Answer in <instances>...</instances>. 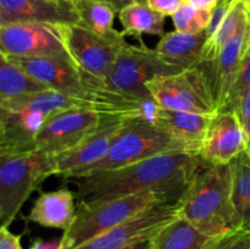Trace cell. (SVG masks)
Segmentation results:
<instances>
[{
    "instance_id": "cell-1",
    "label": "cell",
    "mask_w": 250,
    "mask_h": 249,
    "mask_svg": "<svg viewBox=\"0 0 250 249\" xmlns=\"http://www.w3.org/2000/svg\"><path fill=\"white\" fill-rule=\"evenodd\" d=\"M202 158L186 151L165 153L76 180L77 200L97 202L142 192H160L175 202L189 185Z\"/></svg>"
},
{
    "instance_id": "cell-2",
    "label": "cell",
    "mask_w": 250,
    "mask_h": 249,
    "mask_svg": "<svg viewBox=\"0 0 250 249\" xmlns=\"http://www.w3.org/2000/svg\"><path fill=\"white\" fill-rule=\"evenodd\" d=\"M177 204L178 216L207 236L217 237L239 229L232 204L231 164L212 165L202 161Z\"/></svg>"
},
{
    "instance_id": "cell-3",
    "label": "cell",
    "mask_w": 250,
    "mask_h": 249,
    "mask_svg": "<svg viewBox=\"0 0 250 249\" xmlns=\"http://www.w3.org/2000/svg\"><path fill=\"white\" fill-rule=\"evenodd\" d=\"M93 109L87 100L54 89L0 102V155L33 150V142L45 122L68 109Z\"/></svg>"
},
{
    "instance_id": "cell-4",
    "label": "cell",
    "mask_w": 250,
    "mask_h": 249,
    "mask_svg": "<svg viewBox=\"0 0 250 249\" xmlns=\"http://www.w3.org/2000/svg\"><path fill=\"white\" fill-rule=\"evenodd\" d=\"M175 200L160 192H142L97 202L80 200L73 224L63 232L62 249H75L160 203Z\"/></svg>"
},
{
    "instance_id": "cell-5",
    "label": "cell",
    "mask_w": 250,
    "mask_h": 249,
    "mask_svg": "<svg viewBox=\"0 0 250 249\" xmlns=\"http://www.w3.org/2000/svg\"><path fill=\"white\" fill-rule=\"evenodd\" d=\"M54 172L53 156L42 151L0 155V222L9 227L38 186Z\"/></svg>"
},
{
    "instance_id": "cell-6",
    "label": "cell",
    "mask_w": 250,
    "mask_h": 249,
    "mask_svg": "<svg viewBox=\"0 0 250 249\" xmlns=\"http://www.w3.org/2000/svg\"><path fill=\"white\" fill-rule=\"evenodd\" d=\"M175 151H186V149L167 132L142 117L131 119L104 158L80 170L71 178L124 167L151 156Z\"/></svg>"
},
{
    "instance_id": "cell-7",
    "label": "cell",
    "mask_w": 250,
    "mask_h": 249,
    "mask_svg": "<svg viewBox=\"0 0 250 249\" xmlns=\"http://www.w3.org/2000/svg\"><path fill=\"white\" fill-rule=\"evenodd\" d=\"M151 98L164 109L216 115L211 85L202 66L173 75H163L146 82Z\"/></svg>"
},
{
    "instance_id": "cell-8",
    "label": "cell",
    "mask_w": 250,
    "mask_h": 249,
    "mask_svg": "<svg viewBox=\"0 0 250 249\" xmlns=\"http://www.w3.org/2000/svg\"><path fill=\"white\" fill-rule=\"evenodd\" d=\"M181 68L164 62L155 49L143 43L132 45L126 43L120 50L111 72L105 78L109 87L139 99H150L146 82L163 75L181 72Z\"/></svg>"
},
{
    "instance_id": "cell-9",
    "label": "cell",
    "mask_w": 250,
    "mask_h": 249,
    "mask_svg": "<svg viewBox=\"0 0 250 249\" xmlns=\"http://www.w3.org/2000/svg\"><path fill=\"white\" fill-rule=\"evenodd\" d=\"M65 24L24 22L0 26V54L20 58L71 59L63 36Z\"/></svg>"
},
{
    "instance_id": "cell-10",
    "label": "cell",
    "mask_w": 250,
    "mask_h": 249,
    "mask_svg": "<svg viewBox=\"0 0 250 249\" xmlns=\"http://www.w3.org/2000/svg\"><path fill=\"white\" fill-rule=\"evenodd\" d=\"M63 36L76 65L102 80L111 72L120 50L126 43L122 32L104 36L81 24H65Z\"/></svg>"
},
{
    "instance_id": "cell-11",
    "label": "cell",
    "mask_w": 250,
    "mask_h": 249,
    "mask_svg": "<svg viewBox=\"0 0 250 249\" xmlns=\"http://www.w3.org/2000/svg\"><path fill=\"white\" fill-rule=\"evenodd\" d=\"M106 115L77 107L58 112L45 122L33 142V150L56 156L75 148L98 128Z\"/></svg>"
},
{
    "instance_id": "cell-12",
    "label": "cell",
    "mask_w": 250,
    "mask_h": 249,
    "mask_svg": "<svg viewBox=\"0 0 250 249\" xmlns=\"http://www.w3.org/2000/svg\"><path fill=\"white\" fill-rule=\"evenodd\" d=\"M178 204L160 203L75 249H122L150 239L166 225L178 219Z\"/></svg>"
},
{
    "instance_id": "cell-13",
    "label": "cell",
    "mask_w": 250,
    "mask_h": 249,
    "mask_svg": "<svg viewBox=\"0 0 250 249\" xmlns=\"http://www.w3.org/2000/svg\"><path fill=\"white\" fill-rule=\"evenodd\" d=\"M129 120L131 119L105 116L98 128L85 137L78 145L53 156L55 175L71 178L80 170L104 158Z\"/></svg>"
},
{
    "instance_id": "cell-14",
    "label": "cell",
    "mask_w": 250,
    "mask_h": 249,
    "mask_svg": "<svg viewBox=\"0 0 250 249\" xmlns=\"http://www.w3.org/2000/svg\"><path fill=\"white\" fill-rule=\"evenodd\" d=\"M247 146L248 139L239 115L222 110L212 119L199 156L208 164L227 165L246 151Z\"/></svg>"
},
{
    "instance_id": "cell-15",
    "label": "cell",
    "mask_w": 250,
    "mask_h": 249,
    "mask_svg": "<svg viewBox=\"0 0 250 249\" xmlns=\"http://www.w3.org/2000/svg\"><path fill=\"white\" fill-rule=\"evenodd\" d=\"M7 58L22 70L29 73L32 77L48 85L50 89L88 102L87 88L83 83L81 68L71 59L51 58V56H45V58L7 56Z\"/></svg>"
},
{
    "instance_id": "cell-16",
    "label": "cell",
    "mask_w": 250,
    "mask_h": 249,
    "mask_svg": "<svg viewBox=\"0 0 250 249\" xmlns=\"http://www.w3.org/2000/svg\"><path fill=\"white\" fill-rule=\"evenodd\" d=\"M24 22L80 24L72 0H0V26Z\"/></svg>"
},
{
    "instance_id": "cell-17",
    "label": "cell",
    "mask_w": 250,
    "mask_h": 249,
    "mask_svg": "<svg viewBox=\"0 0 250 249\" xmlns=\"http://www.w3.org/2000/svg\"><path fill=\"white\" fill-rule=\"evenodd\" d=\"M214 116L164 109L158 104L150 122L182 144L187 153L199 156Z\"/></svg>"
},
{
    "instance_id": "cell-18",
    "label": "cell",
    "mask_w": 250,
    "mask_h": 249,
    "mask_svg": "<svg viewBox=\"0 0 250 249\" xmlns=\"http://www.w3.org/2000/svg\"><path fill=\"white\" fill-rule=\"evenodd\" d=\"M249 22L242 31L231 38L224 46L219 58L211 62V76H208L211 85L212 97L216 104L217 112L226 110L229 93L238 76L242 61L247 56V37Z\"/></svg>"
},
{
    "instance_id": "cell-19",
    "label": "cell",
    "mask_w": 250,
    "mask_h": 249,
    "mask_svg": "<svg viewBox=\"0 0 250 249\" xmlns=\"http://www.w3.org/2000/svg\"><path fill=\"white\" fill-rule=\"evenodd\" d=\"M76 199L75 193L66 187L42 193L29 211L28 220L39 226L65 232L76 219Z\"/></svg>"
},
{
    "instance_id": "cell-20",
    "label": "cell",
    "mask_w": 250,
    "mask_h": 249,
    "mask_svg": "<svg viewBox=\"0 0 250 249\" xmlns=\"http://www.w3.org/2000/svg\"><path fill=\"white\" fill-rule=\"evenodd\" d=\"M205 42V32L193 34L175 29L161 37L155 50L164 62L181 70H188L202 65Z\"/></svg>"
},
{
    "instance_id": "cell-21",
    "label": "cell",
    "mask_w": 250,
    "mask_h": 249,
    "mask_svg": "<svg viewBox=\"0 0 250 249\" xmlns=\"http://www.w3.org/2000/svg\"><path fill=\"white\" fill-rule=\"evenodd\" d=\"M214 237L195 228L185 219H176L166 225L150 239L149 249H202Z\"/></svg>"
},
{
    "instance_id": "cell-22",
    "label": "cell",
    "mask_w": 250,
    "mask_h": 249,
    "mask_svg": "<svg viewBox=\"0 0 250 249\" xmlns=\"http://www.w3.org/2000/svg\"><path fill=\"white\" fill-rule=\"evenodd\" d=\"M50 89L0 54V102L38 94Z\"/></svg>"
},
{
    "instance_id": "cell-23",
    "label": "cell",
    "mask_w": 250,
    "mask_h": 249,
    "mask_svg": "<svg viewBox=\"0 0 250 249\" xmlns=\"http://www.w3.org/2000/svg\"><path fill=\"white\" fill-rule=\"evenodd\" d=\"M249 22V12L242 0H233L226 17L211 38L207 39L202 55L203 63H211L219 58L224 46Z\"/></svg>"
},
{
    "instance_id": "cell-24",
    "label": "cell",
    "mask_w": 250,
    "mask_h": 249,
    "mask_svg": "<svg viewBox=\"0 0 250 249\" xmlns=\"http://www.w3.org/2000/svg\"><path fill=\"white\" fill-rule=\"evenodd\" d=\"M119 19L124 27V36H132L143 43L142 34H154L161 36L165 34V16L154 11L146 2L138 1L128 5L119 12Z\"/></svg>"
},
{
    "instance_id": "cell-25",
    "label": "cell",
    "mask_w": 250,
    "mask_h": 249,
    "mask_svg": "<svg viewBox=\"0 0 250 249\" xmlns=\"http://www.w3.org/2000/svg\"><path fill=\"white\" fill-rule=\"evenodd\" d=\"M232 204L239 229H250V154L243 151L231 163Z\"/></svg>"
},
{
    "instance_id": "cell-26",
    "label": "cell",
    "mask_w": 250,
    "mask_h": 249,
    "mask_svg": "<svg viewBox=\"0 0 250 249\" xmlns=\"http://www.w3.org/2000/svg\"><path fill=\"white\" fill-rule=\"evenodd\" d=\"M80 16V24L99 34L109 36L114 28L116 10L103 0H72Z\"/></svg>"
},
{
    "instance_id": "cell-27",
    "label": "cell",
    "mask_w": 250,
    "mask_h": 249,
    "mask_svg": "<svg viewBox=\"0 0 250 249\" xmlns=\"http://www.w3.org/2000/svg\"><path fill=\"white\" fill-rule=\"evenodd\" d=\"M211 14L212 11L209 10H200L183 4L171 17L176 31L197 34L207 31L211 20Z\"/></svg>"
},
{
    "instance_id": "cell-28",
    "label": "cell",
    "mask_w": 250,
    "mask_h": 249,
    "mask_svg": "<svg viewBox=\"0 0 250 249\" xmlns=\"http://www.w3.org/2000/svg\"><path fill=\"white\" fill-rule=\"evenodd\" d=\"M250 90V51L248 55L242 61L241 68H239L238 76L236 78L233 87H232L231 93H229V103H227L226 110H232V111L241 114L242 103L244 98L248 94Z\"/></svg>"
},
{
    "instance_id": "cell-29",
    "label": "cell",
    "mask_w": 250,
    "mask_h": 249,
    "mask_svg": "<svg viewBox=\"0 0 250 249\" xmlns=\"http://www.w3.org/2000/svg\"><path fill=\"white\" fill-rule=\"evenodd\" d=\"M202 249H250V229H234L214 237Z\"/></svg>"
},
{
    "instance_id": "cell-30",
    "label": "cell",
    "mask_w": 250,
    "mask_h": 249,
    "mask_svg": "<svg viewBox=\"0 0 250 249\" xmlns=\"http://www.w3.org/2000/svg\"><path fill=\"white\" fill-rule=\"evenodd\" d=\"M146 5L164 15V16H172L183 4H186V0H146Z\"/></svg>"
},
{
    "instance_id": "cell-31",
    "label": "cell",
    "mask_w": 250,
    "mask_h": 249,
    "mask_svg": "<svg viewBox=\"0 0 250 249\" xmlns=\"http://www.w3.org/2000/svg\"><path fill=\"white\" fill-rule=\"evenodd\" d=\"M0 249H22L21 234H15L7 227H0Z\"/></svg>"
},
{
    "instance_id": "cell-32",
    "label": "cell",
    "mask_w": 250,
    "mask_h": 249,
    "mask_svg": "<svg viewBox=\"0 0 250 249\" xmlns=\"http://www.w3.org/2000/svg\"><path fill=\"white\" fill-rule=\"evenodd\" d=\"M239 117H241L242 124H243L244 131H246L247 134V139H248L247 151L250 154V90L248 92V94L246 95V98H244L243 103H242Z\"/></svg>"
},
{
    "instance_id": "cell-33",
    "label": "cell",
    "mask_w": 250,
    "mask_h": 249,
    "mask_svg": "<svg viewBox=\"0 0 250 249\" xmlns=\"http://www.w3.org/2000/svg\"><path fill=\"white\" fill-rule=\"evenodd\" d=\"M29 249H62V241L54 239V241H43L38 238L31 244Z\"/></svg>"
},
{
    "instance_id": "cell-34",
    "label": "cell",
    "mask_w": 250,
    "mask_h": 249,
    "mask_svg": "<svg viewBox=\"0 0 250 249\" xmlns=\"http://www.w3.org/2000/svg\"><path fill=\"white\" fill-rule=\"evenodd\" d=\"M219 1L220 0H186V4L200 10H209V11H212L215 9V6L219 4Z\"/></svg>"
},
{
    "instance_id": "cell-35",
    "label": "cell",
    "mask_w": 250,
    "mask_h": 249,
    "mask_svg": "<svg viewBox=\"0 0 250 249\" xmlns=\"http://www.w3.org/2000/svg\"><path fill=\"white\" fill-rule=\"evenodd\" d=\"M103 1L110 4L117 12H120L122 9H125V7L128 6V5L133 4V2H138V1L146 2V0H103Z\"/></svg>"
},
{
    "instance_id": "cell-36",
    "label": "cell",
    "mask_w": 250,
    "mask_h": 249,
    "mask_svg": "<svg viewBox=\"0 0 250 249\" xmlns=\"http://www.w3.org/2000/svg\"><path fill=\"white\" fill-rule=\"evenodd\" d=\"M150 239H146V241L138 242V243H134L132 244V246H128L126 247V248H122V249H149V247H150Z\"/></svg>"
}]
</instances>
